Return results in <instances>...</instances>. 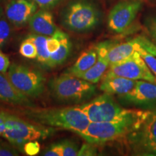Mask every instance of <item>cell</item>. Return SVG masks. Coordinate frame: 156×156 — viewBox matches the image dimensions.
Here are the masks:
<instances>
[{
    "instance_id": "cell-1",
    "label": "cell",
    "mask_w": 156,
    "mask_h": 156,
    "mask_svg": "<svg viewBox=\"0 0 156 156\" xmlns=\"http://www.w3.org/2000/svg\"><path fill=\"white\" fill-rule=\"evenodd\" d=\"M23 115L34 123L55 129L69 130L79 134L87 129L90 123L79 107L55 108H30Z\"/></svg>"
},
{
    "instance_id": "cell-2",
    "label": "cell",
    "mask_w": 156,
    "mask_h": 156,
    "mask_svg": "<svg viewBox=\"0 0 156 156\" xmlns=\"http://www.w3.org/2000/svg\"><path fill=\"white\" fill-rule=\"evenodd\" d=\"M147 112L137 111L132 116L113 122H90L85 130L77 134L88 143L101 145L114 141L139 127Z\"/></svg>"
},
{
    "instance_id": "cell-3",
    "label": "cell",
    "mask_w": 156,
    "mask_h": 156,
    "mask_svg": "<svg viewBox=\"0 0 156 156\" xmlns=\"http://www.w3.org/2000/svg\"><path fill=\"white\" fill-rule=\"evenodd\" d=\"M51 96L62 103L79 104L90 100L96 91L94 83L64 73L48 82Z\"/></svg>"
},
{
    "instance_id": "cell-4",
    "label": "cell",
    "mask_w": 156,
    "mask_h": 156,
    "mask_svg": "<svg viewBox=\"0 0 156 156\" xmlns=\"http://www.w3.org/2000/svg\"><path fill=\"white\" fill-rule=\"evenodd\" d=\"M59 20L66 30L85 34L98 25L101 12L90 0H73L62 9Z\"/></svg>"
},
{
    "instance_id": "cell-5",
    "label": "cell",
    "mask_w": 156,
    "mask_h": 156,
    "mask_svg": "<svg viewBox=\"0 0 156 156\" xmlns=\"http://www.w3.org/2000/svg\"><path fill=\"white\" fill-rule=\"evenodd\" d=\"M5 131L2 136L19 151L26 143L49 137L56 129L27 122L14 114L5 112Z\"/></svg>"
},
{
    "instance_id": "cell-6",
    "label": "cell",
    "mask_w": 156,
    "mask_h": 156,
    "mask_svg": "<svg viewBox=\"0 0 156 156\" xmlns=\"http://www.w3.org/2000/svg\"><path fill=\"white\" fill-rule=\"evenodd\" d=\"M90 121V122H113L125 119L137 112L122 108L112 95L104 93L88 103L78 106Z\"/></svg>"
},
{
    "instance_id": "cell-7",
    "label": "cell",
    "mask_w": 156,
    "mask_h": 156,
    "mask_svg": "<svg viewBox=\"0 0 156 156\" xmlns=\"http://www.w3.org/2000/svg\"><path fill=\"white\" fill-rule=\"evenodd\" d=\"M7 75L15 88L29 98H36L44 92L46 77L38 70L23 64L12 63Z\"/></svg>"
},
{
    "instance_id": "cell-8",
    "label": "cell",
    "mask_w": 156,
    "mask_h": 156,
    "mask_svg": "<svg viewBox=\"0 0 156 156\" xmlns=\"http://www.w3.org/2000/svg\"><path fill=\"white\" fill-rule=\"evenodd\" d=\"M128 136L134 153L156 156V106L147 112L139 127Z\"/></svg>"
},
{
    "instance_id": "cell-9",
    "label": "cell",
    "mask_w": 156,
    "mask_h": 156,
    "mask_svg": "<svg viewBox=\"0 0 156 156\" xmlns=\"http://www.w3.org/2000/svg\"><path fill=\"white\" fill-rule=\"evenodd\" d=\"M122 77L156 84V76L152 73L137 51L122 61L111 64L104 76V77Z\"/></svg>"
},
{
    "instance_id": "cell-10",
    "label": "cell",
    "mask_w": 156,
    "mask_h": 156,
    "mask_svg": "<svg viewBox=\"0 0 156 156\" xmlns=\"http://www.w3.org/2000/svg\"><path fill=\"white\" fill-rule=\"evenodd\" d=\"M142 7L140 1L130 0L119 2L111 9L108 16V27L116 34L125 32L131 26Z\"/></svg>"
},
{
    "instance_id": "cell-11",
    "label": "cell",
    "mask_w": 156,
    "mask_h": 156,
    "mask_svg": "<svg viewBox=\"0 0 156 156\" xmlns=\"http://www.w3.org/2000/svg\"><path fill=\"white\" fill-rule=\"evenodd\" d=\"M140 48H144L156 56V46L145 37L138 36L122 44H115L111 48L108 54L110 65L129 57Z\"/></svg>"
},
{
    "instance_id": "cell-12",
    "label": "cell",
    "mask_w": 156,
    "mask_h": 156,
    "mask_svg": "<svg viewBox=\"0 0 156 156\" xmlns=\"http://www.w3.org/2000/svg\"><path fill=\"white\" fill-rule=\"evenodd\" d=\"M123 102L141 107L156 106V84L145 80H136L132 90L120 95Z\"/></svg>"
},
{
    "instance_id": "cell-13",
    "label": "cell",
    "mask_w": 156,
    "mask_h": 156,
    "mask_svg": "<svg viewBox=\"0 0 156 156\" xmlns=\"http://www.w3.org/2000/svg\"><path fill=\"white\" fill-rule=\"evenodd\" d=\"M38 5L32 0H8L5 7V14L9 23L20 28L29 22L37 11Z\"/></svg>"
},
{
    "instance_id": "cell-14",
    "label": "cell",
    "mask_w": 156,
    "mask_h": 156,
    "mask_svg": "<svg viewBox=\"0 0 156 156\" xmlns=\"http://www.w3.org/2000/svg\"><path fill=\"white\" fill-rule=\"evenodd\" d=\"M114 44L113 41H107L99 43L95 46L98 51V58L94 65L87 70L86 73L82 74L76 77L81 78L90 83L96 84L102 79L103 76L108 70L110 63H109L108 54L109 50Z\"/></svg>"
},
{
    "instance_id": "cell-15",
    "label": "cell",
    "mask_w": 156,
    "mask_h": 156,
    "mask_svg": "<svg viewBox=\"0 0 156 156\" xmlns=\"http://www.w3.org/2000/svg\"><path fill=\"white\" fill-rule=\"evenodd\" d=\"M0 102L25 107H32L30 98L19 92L9 80L7 73H0Z\"/></svg>"
},
{
    "instance_id": "cell-16",
    "label": "cell",
    "mask_w": 156,
    "mask_h": 156,
    "mask_svg": "<svg viewBox=\"0 0 156 156\" xmlns=\"http://www.w3.org/2000/svg\"><path fill=\"white\" fill-rule=\"evenodd\" d=\"M29 27L34 34L51 36L58 30L53 15L48 9H41L36 11L29 20Z\"/></svg>"
},
{
    "instance_id": "cell-17",
    "label": "cell",
    "mask_w": 156,
    "mask_h": 156,
    "mask_svg": "<svg viewBox=\"0 0 156 156\" xmlns=\"http://www.w3.org/2000/svg\"><path fill=\"white\" fill-rule=\"evenodd\" d=\"M136 80L122 77H103L100 85L101 90L110 95H123L132 90Z\"/></svg>"
},
{
    "instance_id": "cell-18",
    "label": "cell",
    "mask_w": 156,
    "mask_h": 156,
    "mask_svg": "<svg viewBox=\"0 0 156 156\" xmlns=\"http://www.w3.org/2000/svg\"><path fill=\"white\" fill-rule=\"evenodd\" d=\"M98 58V51L96 47L88 48L83 52L75 63L67 70L66 73L78 76L86 73L94 65Z\"/></svg>"
},
{
    "instance_id": "cell-19",
    "label": "cell",
    "mask_w": 156,
    "mask_h": 156,
    "mask_svg": "<svg viewBox=\"0 0 156 156\" xmlns=\"http://www.w3.org/2000/svg\"><path fill=\"white\" fill-rule=\"evenodd\" d=\"M72 47H73V44H72L69 37L67 34L64 33L62 38L59 48L55 53L51 54L49 59L45 67L54 68L63 64L69 58L72 51Z\"/></svg>"
},
{
    "instance_id": "cell-20",
    "label": "cell",
    "mask_w": 156,
    "mask_h": 156,
    "mask_svg": "<svg viewBox=\"0 0 156 156\" xmlns=\"http://www.w3.org/2000/svg\"><path fill=\"white\" fill-rule=\"evenodd\" d=\"M48 36H43V35L33 34L28 35L26 37L27 38L30 39L34 42L36 45L37 48V52H38V56H37V60L40 62L43 65L46 66L48 59L50 57V53L48 52L46 43H47V38Z\"/></svg>"
},
{
    "instance_id": "cell-21",
    "label": "cell",
    "mask_w": 156,
    "mask_h": 156,
    "mask_svg": "<svg viewBox=\"0 0 156 156\" xmlns=\"http://www.w3.org/2000/svg\"><path fill=\"white\" fill-rule=\"evenodd\" d=\"M11 32V23L6 16H2L0 18V48H3L9 41Z\"/></svg>"
},
{
    "instance_id": "cell-22",
    "label": "cell",
    "mask_w": 156,
    "mask_h": 156,
    "mask_svg": "<svg viewBox=\"0 0 156 156\" xmlns=\"http://www.w3.org/2000/svg\"><path fill=\"white\" fill-rule=\"evenodd\" d=\"M20 54L28 58H36L38 56L36 45L30 39L25 38L20 46Z\"/></svg>"
},
{
    "instance_id": "cell-23",
    "label": "cell",
    "mask_w": 156,
    "mask_h": 156,
    "mask_svg": "<svg viewBox=\"0 0 156 156\" xmlns=\"http://www.w3.org/2000/svg\"><path fill=\"white\" fill-rule=\"evenodd\" d=\"M64 34V32H62L60 29H58L53 36L48 37L46 46H47L48 51L50 54L55 53L56 51L58 49L60 44H61V40Z\"/></svg>"
},
{
    "instance_id": "cell-24",
    "label": "cell",
    "mask_w": 156,
    "mask_h": 156,
    "mask_svg": "<svg viewBox=\"0 0 156 156\" xmlns=\"http://www.w3.org/2000/svg\"><path fill=\"white\" fill-rule=\"evenodd\" d=\"M62 150H63V156H76L79 151V146L75 141L72 140L66 139L62 140L61 142Z\"/></svg>"
},
{
    "instance_id": "cell-25",
    "label": "cell",
    "mask_w": 156,
    "mask_h": 156,
    "mask_svg": "<svg viewBox=\"0 0 156 156\" xmlns=\"http://www.w3.org/2000/svg\"><path fill=\"white\" fill-rule=\"evenodd\" d=\"M138 53L140 54L142 58L145 61L147 67L151 70V72L156 76V56L152 54L147 51L144 49V48H140L138 51Z\"/></svg>"
},
{
    "instance_id": "cell-26",
    "label": "cell",
    "mask_w": 156,
    "mask_h": 156,
    "mask_svg": "<svg viewBox=\"0 0 156 156\" xmlns=\"http://www.w3.org/2000/svg\"><path fill=\"white\" fill-rule=\"evenodd\" d=\"M20 151L9 142L0 140V156H17Z\"/></svg>"
},
{
    "instance_id": "cell-27",
    "label": "cell",
    "mask_w": 156,
    "mask_h": 156,
    "mask_svg": "<svg viewBox=\"0 0 156 156\" xmlns=\"http://www.w3.org/2000/svg\"><path fill=\"white\" fill-rule=\"evenodd\" d=\"M44 156H63V150L61 142H56L50 145L43 152Z\"/></svg>"
},
{
    "instance_id": "cell-28",
    "label": "cell",
    "mask_w": 156,
    "mask_h": 156,
    "mask_svg": "<svg viewBox=\"0 0 156 156\" xmlns=\"http://www.w3.org/2000/svg\"><path fill=\"white\" fill-rule=\"evenodd\" d=\"M95 145L91 143L83 144L81 147L79 149L77 155L79 156H93L96 155L98 152L96 147H95Z\"/></svg>"
},
{
    "instance_id": "cell-29",
    "label": "cell",
    "mask_w": 156,
    "mask_h": 156,
    "mask_svg": "<svg viewBox=\"0 0 156 156\" xmlns=\"http://www.w3.org/2000/svg\"><path fill=\"white\" fill-rule=\"evenodd\" d=\"M41 149L38 141H31L26 143L23 147V152L28 155H36L39 153Z\"/></svg>"
},
{
    "instance_id": "cell-30",
    "label": "cell",
    "mask_w": 156,
    "mask_h": 156,
    "mask_svg": "<svg viewBox=\"0 0 156 156\" xmlns=\"http://www.w3.org/2000/svg\"><path fill=\"white\" fill-rule=\"evenodd\" d=\"M41 9H49L54 8L63 0H32Z\"/></svg>"
},
{
    "instance_id": "cell-31",
    "label": "cell",
    "mask_w": 156,
    "mask_h": 156,
    "mask_svg": "<svg viewBox=\"0 0 156 156\" xmlns=\"http://www.w3.org/2000/svg\"><path fill=\"white\" fill-rule=\"evenodd\" d=\"M10 66L9 58L2 51L0 48V73H6Z\"/></svg>"
},
{
    "instance_id": "cell-32",
    "label": "cell",
    "mask_w": 156,
    "mask_h": 156,
    "mask_svg": "<svg viewBox=\"0 0 156 156\" xmlns=\"http://www.w3.org/2000/svg\"><path fill=\"white\" fill-rule=\"evenodd\" d=\"M147 28L149 33L156 40V17L152 18L147 24Z\"/></svg>"
},
{
    "instance_id": "cell-33",
    "label": "cell",
    "mask_w": 156,
    "mask_h": 156,
    "mask_svg": "<svg viewBox=\"0 0 156 156\" xmlns=\"http://www.w3.org/2000/svg\"><path fill=\"white\" fill-rule=\"evenodd\" d=\"M5 112H0V136H2L5 131Z\"/></svg>"
},
{
    "instance_id": "cell-34",
    "label": "cell",
    "mask_w": 156,
    "mask_h": 156,
    "mask_svg": "<svg viewBox=\"0 0 156 156\" xmlns=\"http://www.w3.org/2000/svg\"><path fill=\"white\" fill-rule=\"evenodd\" d=\"M3 16V9L2 7V6L0 5V18Z\"/></svg>"
}]
</instances>
